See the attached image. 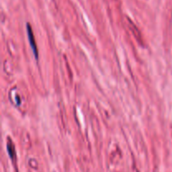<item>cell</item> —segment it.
Returning <instances> with one entry per match:
<instances>
[{"mask_svg": "<svg viewBox=\"0 0 172 172\" xmlns=\"http://www.w3.org/2000/svg\"><path fill=\"white\" fill-rule=\"evenodd\" d=\"M26 28H27V35H28V38H29L30 46H31L33 51H34L35 58L38 59V50H37L36 43H35V35H34V34H33L32 29H31V27H30V25H29V24H27Z\"/></svg>", "mask_w": 172, "mask_h": 172, "instance_id": "obj_1", "label": "cell"}, {"mask_svg": "<svg viewBox=\"0 0 172 172\" xmlns=\"http://www.w3.org/2000/svg\"><path fill=\"white\" fill-rule=\"evenodd\" d=\"M7 148H8V151H9V155H10V157H11L12 159H13V158H15V147H14V145L12 144L10 141H9V143L8 144Z\"/></svg>", "mask_w": 172, "mask_h": 172, "instance_id": "obj_2", "label": "cell"}]
</instances>
